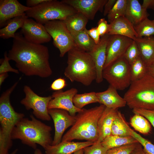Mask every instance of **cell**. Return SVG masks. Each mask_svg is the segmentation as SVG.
I'll return each mask as SVG.
<instances>
[{
    "label": "cell",
    "instance_id": "cell-8",
    "mask_svg": "<svg viewBox=\"0 0 154 154\" xmlns=\"http://www.w3.org/2000/svg\"><path fill=\"white\" fill-rule=\"evenodd\" d=\"M102 76L116 90H123L131 82L130 64L123 57L104 69Z\"/></svg>",
    "mask_w": 154,
    "mask_h": 154
},
{
    "label": "cell",
    "instance_id": "cell-49",
    "mask_svg": "<svg viewBox=\"0 0 154 154\" xmlns=\"http://www.w3.org/2000/svg\"><path fill=\"white\" fill-rule=\"evenodd\" d=\"M73 154H84L83 149H80L76 151Z\"/></svg>",
    "mask_w": 154,
    "mask_h": 154
},
{
    "label": "cell",
    "instance_id": "cell-2",
    "mask_svg": "<svg viewBox=\"0 0 154 154\" xmlns=\"http://www.w3.org/2000/svg\"><path fill=\"white\" fill-rule=\"evenodd\" d=\"M106 107L100 104L90 109H82L76 115L74 124L63 135L61 141L77 139L96 142L99 138V121Z\"/></svg>",
    "mask_w": 154,
    "mask_h": 154
},
{
    "label": "cell",
    "instance_id": "cell-23",
    "mask_svg": "<svg viewBox=\"0 0 154 154\" xmlns=\"http://www.w3.org/2000/svg\"><path fill=\"white\" fill-rule=\"evenodd\" d=\"M149 15L138 0H127L125 17L133 25L148 18Z\"/></svg>",
    "mask_w": 154,
    "mask_h": 154
},
{
    "label": "cell",
    "instance_id": "cell-48",
    "mask_svg": "<svg viewBox=\"0 0 154 154\" xmlns=\"http://www.w3.org/2000/svg\"><path fill=\"white\" fill-rule=\"evenodd\" d=\"M147 72L154 77V66L151 65L147 67Z\"/></svg>",
    "mask_w": 154,
    "mask_h": 154
},
{
    "label": "cell",
    "instance_id": "cell-14",
    "mask_svg": "<svg viewBox=\"0 0 154 154\" xmlns=\"http://www.w3.org/2000/svg\"><path fill=\"white\" fill-rule=\"evenodd\" d=\"M20 32L27 41L34 44L48 42L51 38L44 25L28 18L25 20Z\"/></svg>",
    "mask_w": 154,
    "mask_h": 154
},
{
    "label": "cell",
    "instance_id": "cell-50",
    "mask_svg": "<svg viewBox=\"0 0 154 154\" xmlns=\"http://www.w3.org/2000/svg\"><path fill=\"white\" fill-rule=\"evenodd\" d=\"M34 154H43L41 150L38 149H35Z\"/></svg>",
    "mask_w": 154,
    "mask_h": 154
},
{
    "label": "cell",
    "instance_id": "cell-3",
    "mask_svg": "<svg viewBox=\"0 0 154 154\" xmlns=\"http://www.w3.org/2000/svg\"><path fill=\"white\" fill-rule=\"evenodd\" d=\"M31 118H23L14 127L11 134L12 139H19L22 143L35 149L37 144L44 149L51 145V127L35 118L33 115Z\"/></svg>",
    "mask_w": 154,
    "mask_h": 154
},
{
    "label": "cell",
    "instance_id": "cell-17",
    "mask_svg": "<svg viewBox=\"0 0 154 154\" xmlns=\"http://www.w3.org/2000/svg\"><path fill=\"white\" fill-rule=\"evenodd\" d=\"M109 35L101 37L99 43L89 53L94 62L96 71V82L100 83L103 80L102 72L106 57V48Z\"/></svg>",
    "mask_w": 154,
    "mask_h": 154
},
{
    "label": "cell",
    "instance_id": "cell-20",
    "mask_svg": "<svg viewBox=\"0 0 154 154\" xmlns=\"http://www.w3.org/2000/svg\"><path fill=\"white\" fill-rule=\"evenodd\" d=\"M94 143L88 141L80 142L61 141L57 145H49L47 146L44 149V154H72Z\"/></svg>",
    "mask_w": 154,
    "mask_h": 154
},
{
    "label": "cell",
    "instance_id": "cell-18",
    "mask_svg": "<svg viewBox=\"0 0 154 154\" xmlns=\"http://www.w3.org/2000/svg\"><path fill=\"white\" fill-rule=\"evenodd\" d=\"M98 103L106 107L114 109L125 107L126 102L118 93L117 90L110 85L104 91L96 92Z\"/></svg>",
    "mask_w": 154,
    "mask_h": 154
},
{
    "label": "cell",
    "instance_id": "cell-15",
    "mask_svg": "<svg viewBox=\"0 0 154 154\" xmlns=\"http://www.w3.org/2000/svg\"><path fill=\"white\" fill-rule=\"evenodd\" d=\"M108 0H62V2L70 6L88 20L94 19L98 11L102 12Z\"/></svg>",
    "mask_w": 154,
    "mask_h": 154
},
{
    "label": "cell",
    "instance_id": "cell-28",
    "mask_svg": "<svg viewBox=\"0 0 154 154\" xmlns=\"http://www.w3.org/2000/svg\"><path fill=\"white\" fill-rule=\"evenodd\" d=\"M86 29L71 35L76 46L89 52L97 44L87 34Z\"/></svg>",
    "mask_w": 154,
    "mask_h": 154
},
{
    "label": "cell",
    "instance_id": "cell-21",
    "mask_svg": "<svg viewBox=\"0 0 154 154\" xmlns=\"http://www.w3.org/2000/svg\"><path fill=\"white\" fill-rule=\"evenodd\" d=\"M118 109L106 107L99 121V138L97 142L101 143L105 138L111 134L112 123L118 111Z\"/></svg>",
    "mask_w": 154,
    "mask_h": 154
},
{
    "label": "cell",
    "instance_id": "cell-5",
    "mask_svg": "<svg viewBox=\"0 0 154 154\" xmlns=\"http://www.w3.org/2000/svg\"><path fill=\"white\" fill-rule=\"evenodd\" d=\"M19 81L3 92L0 97V154H9L12 145L11 134L17 123L24 117L23 113L16 112L12 106L10 95Z\"/></svg>",
    "mask_w": 154,
    "mask_h": 154
},
{
    "label": "cell",
    "instance_id": "cell-37",
    "mask_svg": "<svg viewBox=\"0 0 154 154\" xmlns=\"http://www.w3.org/2000/svg\"><path fill=\"white\" fill-rule=\"evenodd\" d=\"M83 150L84 154H106L108 150L98 142L84 148Z\"/></svg>",
    "mask_w": 154,
    "mask_h": 154
},
{
    "label": "cell",
    "instance_id": "cell-39",
    "mask_svg": "<svg viewBox=\"0 0 154 154\" xmlns=\"http://www.w3.org/2000/svg\"><path fill=\"white\" fill-rule=\"evenodd\" d=\"M132 112L134 114H140L145 117L154 127V110L135 109L132 110Z\"/></svg>",
    "mask_w": 154,
    "mask_h": 154
},
{
    "label": "cell",
    "instance_id": "cell-12",
    "mask_svg": "<svg viewBox=\"0 0 154 154\" xmlns=\"http://www.w3.org/2000/svg\"><path fill=\"white\" fill-rule=\"evenodd\" d=\"M48 112L54 125L55 133L51 145H55L61 141L65 131L74 124L76 116H71L67 111L59 109H48Z\"/></svg>",
    "mask_w": 154,
    "mask_h": 154
},
{
    "label": "cell",
    "instance_id": "cell-51",
    "mask_svg": "<svg viewBox=\"0 0 154 154\" xmlns=\"http://www.w3.org/2000/svg\"><path fill=\"white\" fill-rule=\"evenodd\" d=\"M18 151V149H16L14 150L11 154H16Z\"/></svg>",
    "mask_w": 154,
    "mask_h": 154
},
{
    "label": "cell",
    "instance_id": "cell-36",
    "mask_svg": "<svg viewBox=\"0 0 154 154\" xmlns=\"http://www.w3.org/2000/svg\"><path fill=\"white\" fill-rule=\"evenodd\" d=\"M139 142L129 144L107 150L106 154H130Z\"/></svg>",
    "mask_w": 154,
    "mask_h": 154
},
{
    "label": "cell",
    "instance_id": "cell-11",
    "mask_svg": "<svg viewBox=\"0 0 154 154\" xmlns=\"http://www.w3.org/2000/svg\"><path fill=\"white\" fill-rule=\"evenodd\" d=\"M133 41L130 38L122 36L109 35L106 48V60L104 69L124 57L127 50Z\"/></svg>",
    "mask_w": 154,
    "mask_h": 154
},
{
    "label": "cell",
    "instance_id": "cell-32",
    "mask_svg": "<svg viewBox=\"0 0 154 154\" xmlns=\"http://www.w3.org/2000/svg\"><path fill=\"white\" fill-rule=\"evenodd\" d=\"M130 66L131 82L142 78L147 73V67L140 56Z\"/></svg>",
    "mask_w": 154,
    "mask_h": 154
},
{
    "label": "cell",
    "instance_id": "cell-52",
    "mask_svg": "<svg viewBox=\"0 0 154 154\" xmlns=\"http://www.w3.org/2000/svg\"><path fill=\"white\" fill-rule=\"evenodd\" d=\"M152 21L153 22V23H154V19Z\"/></svg>",
    "mask_w": 154,
    "mask_h": 154
},
{
    "label": "cell",
    "instance_id": "cell-24",
    "mask_svg": "<svg viewBox=\"0 0 154 154\" xmlns=\"http://www.w3.org/2000/svg\"><path fill=\"white\" fill-rule=\"evenodd\" d=\"M88 19L82 13L77 12L69 16L63 21L71 35L85 30Z\"/></svg>",
    "mask_w": 154,
    "mask_h": 154
},
{
    "label": "cell",
    "instance_id": "cell-13",
    "mask_svg": "<svg viewBox=\"0 0 154 154\" xmlns=\"http://www.w3.org/2000/svg\"><path fill=\"white\" fill-rule=\"evenodd\" d=\"M78 90L75 88L63 91L62 90L56 91L51 96L52 98L50 101L48 109H59L68 112L71 116H75L82 109H78L74 105L73 100Z\"/></svg>",
    "mask_w": 154,
    "mask_h": 154
},
{
    "label": "cell",
    "instance_id": "cell-53",
    "mask_svg": "<svg viewBox=\"0 0 154 154\" xmlns=\"http://www.w3.org/2000/svg\"><path fill=\"white\" fill-rule=\"evenodd\" d=\"M153 66H154V63H153Z\"/></svg>",
    "mask_w": 154,
    "mask_h": 154
},
{
    "label": "cell",
    "instance_id": "cell-26",
    "mask_svg": "<svg viewBox=\"0 0 154 154\" xmlns=\"http://www.w3.org/2000/svg\"><path fill=\"white\" fill-rule=\"evenodd\" d=\"M131 128L123 114L118 111L112 123L111 135L121 137L131 136Z\"/></svg>",
    "mask_w": 154,
    "mask_h": 154
},
{
    "label": "cell",
    "instance_id": "cell-45",
    "mask_svg": "<svg viewBox=\"0 0 154 154\" xmlns=\"http://www.w3.org/2000/svg\"><path fill=\"white\" fill-rule=\"evenodd\" d=\"M142 6L146 10L151 9L154 10V0H144Z\"/></svg>",
    "mask_w": 154,
    "mask_h": 154
},
{
    "label": "cell",
    "instance_id": "cell-9",
    "mask_svg": "<svg viewBox=\"0 0 154 154\" xmlns=\"http://www.w3.org/2000/svg\"><path fill=\"white\" fill-rule=\"evenodd\" d=\"M44 26L53 38L54 45L59 49L60 57H63L76 46L71 34L63 21H50Z\"/></svg>",
    "mask_w": 154,
    "mask_h": 154
},
{
    "label": "cell",
    "instance_id": "cell-42",
    "mask_svg": "<svg viewBox=\"0 0 154 154\" xmlns=\"http://www.w3.org/2000/svg\"><path fill=\"white\" fill-rule=\"evenodd\" d=\"M86 31L95 43L96 44H98L100 41V38L97 27H93L89 30L86 29Z\"/></svg>",
    "mask_w": 154,
    "mask_h": 154
},
{
    "label": "cell",
    "instance_id": "cell-43",
    "mask_svg": "<svg viewBox=\"0 0 154 154\" xmlns=\"http://www.w3.org/2000/svg\"><path fill=\"white\" fill-rule=\"evenodd\" d=\"M117 0H108L104 7L103 15L107 16L110 10L113 7Z\"/></svg>",
    "mask_w": 154,
    "mask_h": 154
},
{
    "label": "cell",
    "instance_id": "cell-46",
    "mask_svg": "<svg viewBox=\"0 0 154 154\" xmlns=\"http://www.w3.org/2000/svg\"><path fill=\"white\" fill-rule=\"evenodd\" d=\"M130 154H147L144 151L142 145L139 143Z\"/></svg>",
    "mask_w": 154,
    "mask_h": 154
},
{
    "label": "cell",
    "instance_id": "cell-22",
    "mask_svg": "<svg viewBox=\"0 0 154 154\" xmlns=\"http://www.w3.org/2000/svg\"><path fill=\"white\" fill-rule=\"evenodd\" d=\"M135 41L145 64L147 67L152 65L154 62V36L137 38Z\"/></svg>",
    "mask_w": 154,
    "mask_h": 154
},
{
    "label": "cell",
    "instance_id": "cell-40",
    "mask_svg": "<svg viewBox=\"0 0 154 154\" xmlns=\"http://www.w3.org/2000/svg\"><path fill=\"white\" fill-rule=\"evenodd\" d=\"M97 29L101 37L107 34L110 27V24L104 18H102L99 20L98 23Z\"/></svg>",
    "mask_w": 154,
    "mask_h": 154
},
{
    "label": "cell",
    "instance_id": "cell-16",
    "mask_svg": "<svg viewBox=\"0 0 154 154\" xmlns=\"http://www.w3.org/2000/svg\"><path fill=\"white\" fill-rule=\"evenodd\" d=\"M31 9L17 0H0V27H5L11 19L24 14Z\"/></svg>",
    "mask_w": 154,
    "mask_h": 154
},
{
    "label": "cell",
    "instance_id": "cell-27",
    "mask_svg": "<svg viewBox=\"0 0 154 154\" xmlns=\"http://www.w3.org/2000/svg\"><path fill=\"white\" fill-rule=\"evenodd\" d=\"M138 142L131 136L121 137L111 135L105 138L101 142L102 146L107 150L123 145Z\"/></svg>",
    "mask_w": 154,
    "mask_h": 154
},
{
    "label": "cell",
    "instance_id": "cell-6",
    "mask_svg": "<svg viewBox=\"0 0 154 154\" xmlns=\"http://www.w3.org/2000/svg\"><path fill=\"white\" fill-rule=\"evenodd\" d=\"M124 98L130 108L154 110V77L148 72L132 82Z\"/></svg>",
    "mask_w": 154,
    "mask_h": 154
},
{
    "label": "cell",
    "instance_id": "cell-41",
    "mask_svg": "<svg viewBox=\"0 0 154 154\" xmlns=\"http://www.w3.org/2000/svg\"><path fill=\"white\" fill-rule=\"evenodd\" d=\"M65 80L61 78L55 80L51 84L50 88L51 90L57 91L62 90L67 86Z\"/></svg>",
    "mask_w": 154,
    "mask_h": 154
},
{
    "label": "cell",
    "instance_id": "cell-31",
    "mask_svg": "<svg viewBox=\"0 0 154 154\" xmlns=\"http://www.w3.org/2000/svg\"><path fill=\"white\" fill-rule=\"evenodd\" d=\"M137 38L148 37L154 35V23L152 21L146 18L133 26Z\"/></svg>",
    "mask_w": 154,
    "mask_h": 154
},
{
    "label": "cell",
    "instance_id": "cell-44",
    "mask_svg": "<svg viewBox=\"0 0 154 154\" xmlns=\"http://www.w3.org/2000/svg\"><path fill=\"white\" fill-rule=\"evenodd\" d=\"M48 1V0H27L26 1V6L32 8Z\"/></svg>",
    "mask_w": 154,
    "mask_h": 154
},
{
    "label": "cell",
    "instance_id": "cell-10",
    "mask_svg": "<svg viewBox=\"0 0 154 154\" xmlns=\"http://www.w3.org/2000/svg\"><path fill=\"white\" fill-rule=\"evenodd\" d=\"M25 97L21 101L26 109H32L33 114L37 118L44 121H49L51 117L48 112V106L52 98L51 96L42 97L35 93L27 85L23 88Z\"/></svg>",
    "mask_w": 154,
    "mask_h": 154
},
{
    "label": "cell",
    "instance_id": "cell-30",
    "mask_svg": "<svg viewBox=\"0 0 154 154\" xmlns=\"http://www.w3.org/2000/svg\"><path fill=\"white\" fill-rule=\"evenodd\" d=\"M96 92H92L82 94H76L73 98V102L77 108L82 109L88 104L98 103Z\"/></svg>",
    "mask_w": 154,
    "mask_h": 154
},
{
    "label": "cell",
    "instance_id": "cell-33",
    "mask_svg": "<svg viewBox=\"0 0 154 154\" xmlns=\"http://www.w3.org/2000/svg\"><path fill=\"white\" fill-rule=\"evenodd\" d=\"M127 0H117L107 16L110 23L120 17L125 16Z\"/></svg>",
    "mask_w": 154,
    "mask_h": 154
},
{
    "label": "cell",
    "instance_id": "cell-47",
    "mask_svg": "<svg viewBox=\"0 0 154 154\" xmlns=\"http://www.w3.org/2000/svg\"><path fill=\"white\" fill-rule=\"evenodd\" d=\"M7 73H5L0 74V86L2 85L5 79L8 76Z\"/></svg>",
    "mask_w": 154,
    "mask_h": 154
},
{
    "label": "cell",
    "instance_id": "cell-7",
    "mask_svg": "<svg viewBox=\"0 0 154 154\" xmlns=\"http://www.w3.org/2000/svg\"><path fill=\"white\" fill-rule=\"evenodd\" d=\"M78 12L70 6L56 0H48L25 12L28 17L32 18L42 25L56 20H64Z\"/></svg>",
    "mask_w": 154,
    "mask_h": 154
},
{
    "label": "cell",
    "instance_id": "cell-29",
    "mask_svg": "<svg viewBox=\"0 0 154 154\" xmlns=\"http://www.w3.org/2000/svg\"><path fill=\"white\" fill-rule=\"evenodd\" d=\"M130 124L136 131L144 135L149 133L151 130V124L143 116L134 114L130 119Z\"/></svg>",
    "mask_w": 154,
    "mask_h": 154
},
{
    "label": "cell",
    "instance_id": "cell-1",
    "mask_svg": "<svg viewBox=\"0 0 154 154\" xmlns=\"http://www.w3.org/2000/svg\"><path fill=\"white\" fill-rule=\"evenodd\" d=\"M7 55L9 60L15 62L19 72L25 76L45 78L52 74L47 47L28 41L21 32L15 33Z\"/></svg>",
    "mask_w": 154,
    "mask_h": 154
},
{
    "label": "cell",
    "instance_id": "cell-19",
    "mask_svg": "<svg viewBox=\"0 0 154 154\" xmlns=\"http://www.w3.org/2000/svg\"><path fill=\"white\" fill-rule=\"evenodd\" d=\"M107 35L125 36L135 40L137 35L133 25L125 17H120L110 23Z\"/></svg>",
    "mask_w": 154,
    "mask_h": 154
},
{
    "label": "cell",
    "instance_id": "cell-38",
    "mask_svg": "<svg viewBox=\"0 0 154 154\" xmlns=\"http://www.w3.org/2000/svg\"><path fill=\"white\" fill-rule=\"evenodd\" d=\"M7 54L6 51L4 54V58L0 66V74L8 72H12L19 74V70L13 68L10 64L9 60L7 56Z\"/></svg>",
    "mask_w": 154,
    "mask_h": 154
},
{
    "label": "cell",
    "instance_id": "cell-4",
    "mask_svg": "<svg viewBox=\"0 0 154 154\" xmlns=\"http://www.w3.org/2000/svg\"><path fill=\"white\" fill-rule=\"evenodd\" d=\"M67 64L64 74L71 82L88 86L96 80V67L89 52L74 46L68 52Z\"/></svg>",
    "mask_w": 154,
    "mask_h": 154
},
{
    "label": "cell",
    "instance_id": "cell-25",
    "mask_svg": "<svg viewBox=\"0 0 154 154\" xmlns=\"http://www.w3.org/2000/svg\"><path fill=\"white\" fill-rule=\"evenodd\" d=\"M28 18L25 13L10 20L5 27L0 29V37L4 39L13 38L16 31L22 27L25 20Z\"/></svg>",
    "mask_w": 154,
    "mask_h": 154
},
{
    "label": "cell",
    "instance_id": "cell-35",
    "mask_svg": "<svg viewBox=\"0 0 154 154\" xmlns=\"http://www.w3.org/2000/svg\"><path fill=\"white\" fill-rule=\"evenodd\" d=\"M140 56L138 48L136 42L134 40L127 50L124 57L131 64Z\"/></svg>",
    "mask_w": 154,
    "mask_h": 154
},
{
    "label": "cell",
    "instance_id": "cell-34",
    "mask_svg": "<svg viewBox=\"0 0 154 154\" xmlns=\"http://www.w3.org/2000/svg\"><path fill=\"white\" fill-rule=\"evenodd\" d=\"M130 135L135 139L143 147V149L147 154H154V145L143 137L131 128Z\"/></svg>",
    "mask_w": 154,
    "mask_h": 154
}]
</instances>
